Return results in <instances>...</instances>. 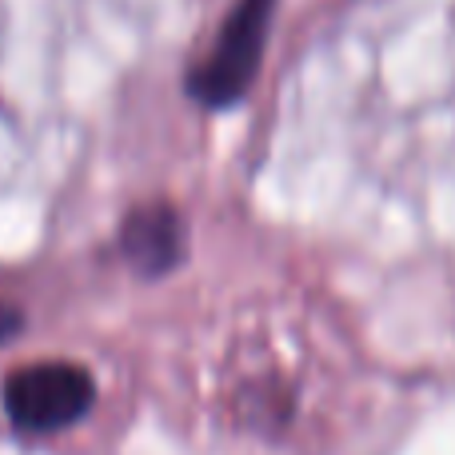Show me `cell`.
Segmentation results:
<instances>
[{
	"instance_id": "1",
	"label": "cell",
	"mask_w": 455,
	"mask_h": 455,
	"mask_svg": "<svg viewBox=\"0 0 455 455\" xmlns=\"http://www.w3.org/2000/svg\"><path fill=\"white\" fill-rule=\"evenodd\" d=\"M96 403V379L76 360H32L4 376L0 408L20 435H56Z\"/></svg>"
},
{
	"instance_id": "2",
	"label": "cell",
	"mask_w": 455,
	"mask_h": 455,
	"mask_svg": "<svg viewBox=\"0 0 455 455\" xmlns=\"http://www.w3.org/2000/svg\"><path fill=\"white\" fill-rule=\"evenodd\" d=\"M275 0H235L232 12L224 16L208 56L188 72L184 88L204 108H228L235 104L259 72L264 56L267 24H272Z\"/></svg>"
},
{
	"instance_id": "3",
	"label": "cell",
	"mask_w": 455,
	"mask_h": 455,
	"mask_svg": "<svg viewBox=\"0 0 455 455\" xmlns=\"http://www.w3.org/2000/svg\"><path fill=\"white\" fill-rule=\"evenodd\" d=\"M120 256L144 280L168 275L184 259V216L168 200H144L124 216L116 232Z\"/></svg>"
},
{
	"instance_id": "4",
	"label": "cell",
	"mask_w": 455,
	"mask_h": 455,
	"mask_svg": "<svg viewBox=\"0 0 455 455\" xmlns=\"http://www.w3.org/2000/svg\"><path fill=\"white\" fill-rule=\"evenodd\" d=\"M20 328H24V315H20V307H12V304H0V344H8L12 336H20Z\"/></svg>"
}]
</instances>
